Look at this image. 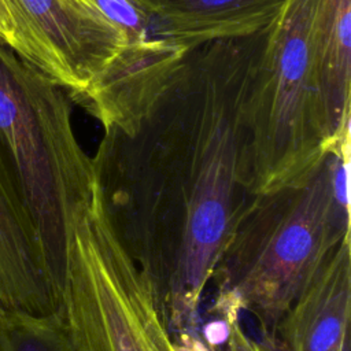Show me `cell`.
<instances>
[{"label": "cell", "mask_w": 351, "mask_h": 351, "mask_svg": "<svg viewBox=\"0 0 351 351\" xmlns=\"http://www.w3.org/2000/svg\"><path fill=\"white\" fill-rule=\"evenodd\" d=\"M0 351H77L60 310L36 314L0 306Z\"/></svg>", "instance_id": "obj_11"}, {"label": "cell", "mask_w": 351, "mask_h": 351, "mask_svg": "<svg viewBox=\"0 0 351 351\" xmlns=\"http://www.w3.org/2000/svg\"><path fill=\"white\" fill-rule=\"evenodd\" d=\"M310 58L322 122L339 143L351 121V0L314 1Z\"/></svg>", "instance_id": "obj_10"}, {"label": "cell", "mask_w": 351, "mask_h": 351, "mask_svg": "<svg viewBox=\"0 0 351 351\" xmlns=\"http://www.w3.org/2000/svg\"><path fill=\"white\" fill-rule=\"evenodd\" d=\"M152 38L192 51L217 40L243 38L270 26L288 0H136Z\"/></svg>", "instance_id": "obj_8"}, {"label": "cell", "mask_w": 351, "mask_h": 351, "mask_svg": "<svg viewBox=\"0 0 351 351\" xmlns=\"http://www.w3.org/2000/svg\"><path fill=\"white\" fill-rule=\"evenodd\" d=\"M0 40L10 47L14 41V22L4 0H0Z\"/></svg>", "instance_id": "obj_13"}, {"label": "cell", "mask_w": 351, "mask_h": 351, "mask_svg": "<svg viewBox=\"0 0 351 351\" xmlns=\"http://www.w3.org/2000/svg\"><path fill=\"white\" fill-rule=\"evenodd\" d=\"M226 351H265L263 347L251 336H248L240 325V317L223 318Z\"/></svg>", "instance_id": "obj_12"}, {"label": "cell", "mask_w": 351, "mask_h": 351, "mask_svg": "<svg viewBox=\"0 0 351 351\" xmlns=\"http://www.w3.org/2000/svg\"><path fill=\"white\" fill-rule=\"evenodd\" d=\"M266 29L189 51L132 130L103 129L92 158L112 228L171 336L199 330L206 288L252 197L247 104Z\"/></svg>", "instance_id": "obj_1"}, {"label": "cell", "mask_w": 351, "mask_h": 351, "mask_svg": "<svg viewBox=\"0 0 351 351\" xmlns=\"http://www.w3.org/2000/svg\"><path fill=\"white\" fill-rule=\"evenodd\" d=\"M0 306L36 314L59 310L34 226L1 160Z\"/></svg>", "instance_id": "obj_9"}, {"label": "cell", "mask_w": 351, "mask_h": 351, "mask_svg": "<svg viewBox=\"0 0 351 351\" xmlns=\"http://www.w3.org/2000/svg\"><path fill=\"white\" fill-rule=\"evenodd\" d=\"M0 160L34 226L59 307L70 234L96 171L64 89L0 40Z\"/></svg>", "instance_id": "obj_3"}, {"label": "cell", "mask_w": 351, "mask_h": 351, "mask_svg": "<svg viewBox=\"0 0 351 351\" xmlns=\"http://www.w3.org/2000/svg\"><path fill=\"white\" fill-rule=\"evenodd\" d=\"M351 313V244L343 240L287 310L265 351H346Z\"/></svg>", "instance_id": "obj_7"}, {"label": "cell", "mask_w": 351, "mask_h": 351, "mask_svg": "<svg viewBox=\"0 0 351 351\" xmlns=\"http://www.w3.org/2000/svg\"><path fill=\"white\" fill-rule=\"evenodd\" d=\"M314 1L288 0L255 63L247 104L252 195L299 180L340 143L325 129L313 84Z\"/></svg>", "instance_id": "obj_4"}, {"label": "cell", "mask_w": 351, "mask_h": 351, "mask_svg": "<svg viewBox=\"0 0 351 351\" xmlns=\"http://www.w3.org/2000/svg\"><path fill=\"white\" fill-rule=\"evenodd\" d=\"M12 22L11 48L70 93L85 90L123 44L122 32L81 0H4Z\"/></svg>", "instance_id": "obj_6"}, {"label": "cell", "mask_w": 351, "mask_h": 351, "mask_svg": "<svg viewBox=\"0 0 351 351\" xmlns=\"http://www.w3.org/2000/svg\"><path fill=\"white\" fill-rule=\"evenodd\" d=\"M350 239V134L299 180L252 195L215 266L214 307L252 314L266 340L319 267Z\"/></svg>", "instance_id": "obj_2"}, {"label": "cell", "mask_w": 351, "mask_h": 351, "mask_svg": "<svg viewBox=\"0 0 351 351\" xmlns=\"http://www.w3.org/2000/svg\"><path fill=\"white\" fill-rule=\"evenodd\" d=\"M60 311L77 351H178L147 277L112 228L97 180L70 234Z\"/></svg>", "instance_id": "obj_5"}]
</instances>
